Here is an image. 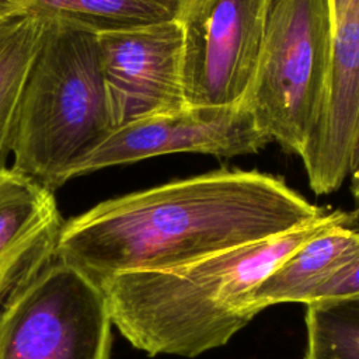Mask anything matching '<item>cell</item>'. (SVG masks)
<instances>
[{
    "mask_svg": "<svg viewBox=\"0 0 359 359\" xmlns=\"http://www.w3.org/2000/svg\"><path fill=\"white\" fill-rule=\"evenodd\" d=\"M325 213L280 177L220 168L95 205L62 224L57 252L98 280L185 265L292 231Z\"/></svg>",
    "mask_w": 359,
    "mask_h": 359,
    "instance_id": "1",
    "label": "cell"
},
{
    "mask_svg": "<svg viewBox=\"0 0 359 359\" xmlns=\"http://www.w3.org/2000/svg\"><path fill=\"white\" fill-rule=\"evenodd\" d=\"M358 212L331 210L318 220L257 243L165 268L98 279L112 324L150 356L195 358L220 348L259 310L257 286L290 254L321 231L349 226Z\"/></svg>",
    "mask_w": 359,
    "mask_h": 359,
    "instance_id": "2",
    "label": "cell"
},
{
    "mask_svg": "<svg viewBox=\"0 0 359 359\" xmlns=\"http://www.w3.org/2000/svg\"><path fill=\"white\" fill-rule=\"evenodd\" d=\"M112 130L98 32L49 18L24 87L11 167L55 191Z\"/></svg>",
    "mask_w": 359,
    "mask_h": 359,
    "instance_id": "3",
    "label": "cell"
},
{
    "mask_svg": "<svg viewBox=\"0 0 359 359\" xmlns=\"http://www.w3.org/2000/svg\"><path fill=\"white\" fill-rule=\"evenodd\" d=\"M62 224L46 226L0 266V359H109L107 299L60 258Z\"/></svg>",
    "mask_w": 359,
    "mask_h": 359,
    "instance_id": "4",
    "label": "cell"
},
{
    "mask_svg": "<svg viewBox=\"0 0 359 359\" xmlns=\"http://www.w3.org/2000/svg\"><path fill=\"white\" fill-rule=\"evenodd\" d=\"M334 38L332 0H273L241 104L257 128L302 156L320 118Z\"/></svg>",
    "mask_w": 359,
    "mask_h": 359,
    "instance_id": "5",
    "label": "cell"
},
{
    "mask_svg": "<svg viewBox=\"0 0 359 359\" xmlns=\"http://www.w3.org/2000/svg\"><path fill=\"white\" fill-rule=\"evenodd\" d=\"M273 0H185L182 86L188 105L244 100L254 77Z\"/></svg>",
    "mask_w": 359,
    "mask_h": 359,
    "instance_id": "6",
    "label": "cell"
},
{
    "mask_svg": "<svg viewBox=\"0 0 359 359\" xmlns=\"http://www.w3.org/2000/svg\"><path fill=\"white\" fill-rule=\"evenodd\" d=\"M243 104L185 105L114 129L67 172L73 177L101 168L137 163L150 157L196 153L216 157L252 154L269 143Z\"/></svg>",
    "mask_w": 359,
    "mask_h": 359,
    "instance_id": "7",
    "label": "cell"
},
{
    "mask_svg": "<svg viewBox=\"0 0 359 359\" xmlns=\"http://www.w3.org/2000/svg\"><path fill=\"white\" fill-rule=\"evenodd\" d=\"M178 20L98 32L100 65L112 128L187 105Z\"/></svg>",
    "mask_w": 359,
    "mask_h": 359,
    "instance_id": "8",
    "label": "cell"
},
{
    "mask_svg": "<svg viewBox=\"0 0 359 359\" xmlns=\"http://www.w3.org/2000/svg\"><path fill=\"white\" fill-rule=\"evenodd\" d=\"M334 38L325 98L300 156L317 195L335 192L348 178L359 137V0H332Z\"/></svg>",
    "mask_w": 359,
    "mask_h": 359,
    "instance_id": "9",
    "label": "cell"
},
{
    "mask_svg": "<svg viewBox=\"0 0 359 359\" xmlns=\"http://www.w3.org/2000/svg\"><path fill=\"white\" fill-rule=\"evenodd\" d=\"M359 258V234L349 226L321 231L276 266L254 290L261 311L280 303L309 304L325 282Z\"/></svg>",
    "mask_w": 359,
    "mask_h": 359,
    "instance_id": "10",
    "label": "cell"
},
{
    "mask_svg": "<svg viewBox=\"0 0 359 359\" xmlns=\"http://www.w3.org/2000/svg\"><path fill=\"white\" fill-rule=\"evenodd\" d=\"M49 17L27 10L0 22V172L13 153L24 87Z\"/></svg>",
    "mask_w": 359,
    "mask_h": 359,
    "instance_id": "11",
    "label": "cell"
},
{
    "mask_svg": "<svg viewBox=\"0 0 359 359\" xmlns=\"http://www.w3.org/2000/svg\"><path fill=\"white\" fill-rule=\"evenodd\" d=\"M53 191L13 167L0 172V266L50 223L60 220Z\"/></svg>",
    "mask_w": 359,
    "mask_h": 359,
    "instance_id": "12",
    "label": "cell"
},
{
    "mask_svg": "<svg viewBox=\"0 0 359 359\" xmlns=\"http://www.w3.org/2000/svg\"><path fill=\"white\" fill-rule=\"evenodd\" d=\"M29 10L95 32L178 20L185 0H22Z\"/></svg>",
    "mask_w": 359,
    "mask_h": 359,
    "instance_id": "13",
    "label": "cell"
},
{
    "mask_svg": "<svg viewBox=\"0 0 359 359\" xmlns=\"http://www.w3.org/2000/svg\"><path fill=\"white\" fill-rule=\"evenodd\" d=\"M304 359H359V297L307 304Z\"/></svg>",
    "mask_w": 359,
    "mask_h": 359,
    "instance_id": "14",
    "label": "cell"
},
{
    "mask_svg": "<svg viewBox=\"0 0 359 359\" xmlns=\"http://www.w3.org/2000/svg\"><path fill=\"white\" fill-rule=\"evenodd\" d=\"M345 297H359V258L317 289L309 304Z\"/></svg>",
    "mask_w": 359,
    "mask_h": 359,
    "instance_id": "15",
    "label": "cell"
},
{
    "mask_svg": "<svg viewBox=\"0 0 359 359\" xmlns=\"http://www.w3.org/2000/svg\"><path fill=\"white\" fill-rule=\"evenodd\" d=\"M349 182H351V192L356 203L359 205V137L356 142V146L352 153L351 165H349V174H348Z\"/></svg>",
    "mask_w": 359,
    "mask_h": 359,
    "instance_id": "16",
    "label": "cell"
},
{
    "mask_svg": "<svg viewBox=\"0 0 359 359\" xmlns=\"http://www.w3.org/2000/svg\"><path fill=\"white\" fill-rule=\"evenodd\" d=\"M27 10L29 7L22 0H0V22Z\"/></svg>",
    "mask_w": 359,
    "mask_h": 359,
    "instance_id": "17",
    "label": "cell"
}]
</instances>
